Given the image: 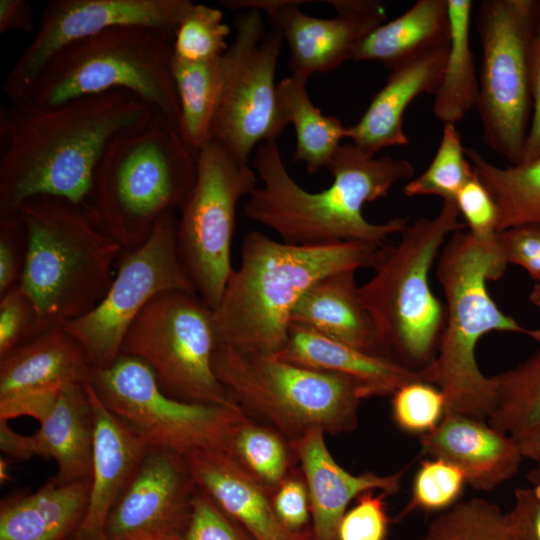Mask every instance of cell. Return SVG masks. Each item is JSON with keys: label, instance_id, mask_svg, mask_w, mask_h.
I'll use <instances>...</instances> for the list:
<instances>
[{"label": "cell", "instance_id": "6da1fadb", "mask_svg": "<svg viewBox=\"0 0 540 540\" xmlns=\"http://www.w3.org/2000/svg\"><path fill=\"white\" fill-rule=\"evenodd\" d=\"M157 110L124 90L43 108L29 102L0 109V215L47 196L85 208L110 142L138 131Z\"/></svg>", "mask_w": 540, "mask_h": 540}, {"label": "cell", "instance_id": "7a4b0ae2", "mask_svg": "<svg viewBox=\"0 0 540 540\" xmlns=\"http://www.w3.org/2000/svg\"><path fill=\"white\" fill-rule=\"evenodd\" d=\"M263 185L244 205V216L275 232L282 242L318 246L355 241L383 246L408 224L402 217L372 223L364 204L388 196L393 186L414 174L406 159L375 157L354 144H342L328 171L332 184L317 193L302 188L285 167L276 141L260 144L251 164Z\"/></svg>", "mask_w": 540, "mask_h": 540}, {"label": "cell", "instance_id": "3957f363", "mask_svg": "<svg viewBox=\"0 0 540 540\" xmlns=\"http://www.w3.org/2000/svg\"><path fill=\"white\" fill-rule=\"evenodd\" d=\"M380 247L355 241L299 246L248 232L240 266L213 311L219 344L276 354L287 341L291 315L302 295L330 274L373 268Z\"/></svg>", "mask_w": 540, "mask_h": 540}, {"label": "cell", "instance_id": "277c9868", "mask_svg": "<svg viewBox=\"0 0 540 540\" xmlns=\"http://www.w3.org/2000/svg\"><path fill=\"white\" fill-rule=\"evenodd\" d=\"M507 265L497 235L480 240L463 230L448 238L437 258L436 275L445 296V327L435 358L419 375L443 393L446 411L482 420H489L495 411L496 383L481 372L475 356L484 335L513 332L540 342V328L520 325L489 295L488 281L500 279Z\"/></svg>", "mask_w": 540, "mask_h": 540}, {"label": "cell", "instance_id": "5b68a950", "mask_svg": "<svg viewBox=\"0 0 540 540\" xmlns=\"http://www.w3.org/2000/svg\"><path fill=\"white\" fill-rule=\"evenodd\" d=\"M16 212L26 236L20 286L36 308L39 334L93 310L114 279L122 246L63 199L31 198Z\"/></svg>", "mask_w": 540, "mask_h": 540}, {"label": "cell", "instance_id": "8992f818", "mask_svg": "<svg viewBox=\"0 0 540 540\" xmlns=\"http://www.w3.org/2000/svg\"><path fill=\"white\" fill-rule=\"evenodd\" d=\"M196 174L197 153L157 111L144 128L110 142L84 210L130 251L148 239L162 215L181 209Z\"/></svg>", "mask_w": 540, "mask_h": 540}, {"label": "cell", "instance_id": "52a82bcc", "mask_svg": "<svg viewBox=\"0 0 540 540\" xmlns=\"http://www.w3.org/2000/svg\"><path fill=\"white\" fill-rule=\"evenodd\" d=\"M455 200L434 217L407 224L395 244L379 249L373 276L359 286L374 323L381 355L421 371L435 358L446 308L432 292L429 273L448 238L466 227Z\"/></svg>", "mask_w": 540, "mask_h": 540}, {"label": "cell", "instance_id": "ba28073f", "mask_svg": "<svg viewBox=\"0 0 540 540\" xmlns=\"http://www.w3.org/2000/svg\"><path fill=\"white\" fill-rule=\"evenodd\" d=\"M212 366L230 398L249 418L289 441L315 428L330 435L354 431L361 400L367 398L351 377L224 344L217 346Z\"/></svg>", "mask_w": 540, "mask_h": 540}, {"label": "cell", "instance_id": "9c48e42d", "mask_svg": "<svg viewBox=\"0 0 540 540\" xmlns=\"http://www.w3.org/2000/svg\"><path fill=\"white\" fill-rule=\"evenodd\" d=\"M172 40L140 26H116L62 48L44 66L24 102L50 108L113 90L131 92L178 130ZM179 131V130H178Z\"/></svg>", "mask_w": 540, "mask_h": 540}, {"label": "cell", "instance_id": "30bf717a", "mask_svg": "<svg viewBox=\"0 0 540 540\" xmlns=\"http://www.w3.org/2000/svg\"><path fill=\"white\" fill-rule=\"evenodd\" d=\"M540 0H482L475 29L482 49L477 112L483 142L512 165L523 161L532 117L530 54Z\"/></svg>", "mask_w": 540, "mask_h": 540}, {"label": "cell", "instance_id": "8fae6325", "mask_svg": "<svg viewBox=\"0 0 540 540\" xmlns=\"http://www.w3.org/2000/svg\"><path fill=\"white\" fill-rule=\"evenodd\" d=\"M218 345L213 310L195 292L169 290L136 317L121 354L144 361L160 388L175 399L237 406L213 370Z\"/></svg>", "mask_w": 540, "mask_h": 540}, {"label": "cell", "instance_id": "7c38bea8", "mask_svg": "<svg viewBox=\"0 0 540 540\" xmlns=\"http://www.w3.org/2000/svg\"><path fill=\"white\" fill-rule=\"evenodd\" d=\"M89 383L101 402L150 447L184 458L202 451L229 452L246 417L237 406L186 402L167 395L151 368L127 354L108 367L93 368Z\"/></svg>", "mask_w": 540, "mask_h": 540}, {"label": "cell", "instance_id": "4fadbf2b", "mask_svg": "<svg viewBox=\"0 0 540 540\" xmlns=\"http://www.w3.org/2000/svg\"><path fill=\"white\" fill-rule=\"evenodd\" d=\"M257 177L249 163L213 139L197 153L196 180L177 218L176 247L195 292L213 311L234 270L237 206L257 188Z\"/></svg>", "mask_w": 540, "mask_h": 540}, {"label": "cell", "instance_id": "5bb4252c", "mask_svg": "<svg viewBox=\"0 0 540 540\" xmlns=\"http://www.w3.org/2000/svg\"><path fill=\"white\" fill-rule=\"evenodd\" d=\"M236 34L223 54L225 81L210 139L249 163L260 144L276 141L288 126L277 102L275 75L283 38L266 32L262 13L238 12Z\"/></svg>", "mask_w": 540, "mask_h": 540}, {"label": "cell", "instance_id": "9a60e30c", "mask_svg": "<svg viewBox=\"0 0 540 540\" xmlns=\"http://www.w3.org/2000/svg\"><path fill=\"white\" fill-rule=\"evenodd\" d=\"M177 218L176 212L162 215L142 245L123 252L98 305L64 325L94 368L108 367L117 360L129 327L154 297L169 290L195 292L177 254Z\"/></svg>", "mask_w": 540, "mask_h": 540}, {"label": "cell", "instance_id": "2e32d148", "mask_svg": "<svg viewBox=\"0 0 540 540\" xmlns=\"http://www.w3.org/2000/svg\"><path fill=\"white\" fill-rule=\"evenodd\" d=\"M190 0H52L38 31L8 73L3 89L11 103L26 100L47 62L62 48L116 26L150 28L173 41Z\"/></svg>", "mask_w": 540, "mask_h": 540}, {"label": "cell", "instance_id": "e0dca14e", "mask_svg": "<svg viewBox=\"0 0 540 540\" xmlns=\"http://www.w3.org/2000/svg\"><path fill=\"white\" fill-rule=\"evenodd\" d=\"M301 0H224L231 11L256 9L286 41L292 74L309 79L315 73L337 69L353 60L360 43L386 22L383 4L374 0H329L336 12L331 18L305 14Z\"/></svg>", "mask_w": 540, "mask_h": 540}, {"label": "cell", "instance_id": "ac0fdd59", "mask_svg": "<svg viewBox=\"0 0 540 540\" xmlns=\"http://www.w3.org/2000/svg\"><path fill=\"white\" fill-rule=\"evenodd\" d=\"M195 488L184 457L150 447L113 505L103 540L183 538L191 518Z\"/></svg>", "mask_w": 540, "mask_h": 540}, {"label": "cell", "instance_id": "d6986e66", "mask_svg": "<svg viewBox=\"0 0 540 540\" xmlns=\"http://www.w3.org/2000/svg\"><path fill=\"white\" fill-rule=\"evenodd\" d=\"M93 365L65 328L49 329L0 358V419L40 421L57 393L90 381Z\"/></svg>", "mask_w": 540, "mask_h": 540}, {"label": "cell", "instance_id": "ffe728a7", "mask_svg": "<svg viewBox=\"0 0 540 540\" xmlns=\"http://www.w3.org/2000/svg\"><path fill=\"white\" fill-rule=\"evenodd\" d=\"M85 385L63 387L33 435L18 434L0 419L1 451L18 460L35 456L54 459L58 469L50 480L57 484L90 478L93 422Z\"/></svg>", "mask_w": 540, "mask_h": 540}, {"label": "cell", "instance_id": "44dd1931", "mask_svg": "<svg viewBox=\"0 0 540 540\" xmlns=\"http://www.w3.org/2000/svg\"><path fill=\"white\" fill-rule=\"evenodd\" d=\"M85 386L93 422L91 489L85 518L72 540H103L106 519L150 446L101 402L89 382Z\"/></svg>", "mask_w": 540, "mask_h": 540}, {"label": "cell", "instance_id": "7402d4cb", "mask_svg": "<svg viewBox=\"0 0 540 540\" xmlns=\"http://www.w3.org/2000/svg\"><path fill=\"white\" fill-rule=\"evenodd\" d=\"M422 451L458 467L466 483L491 491L514 477L524 459L516 440L485 420L445 411L440 423L420 436Z\"/></svg>", "mask_w": 540, "mask_h": 540}, {"label": "cell", "instance_id": "603a6c76", "mask_svg": "<svg viewBox=\"0 0 540 540\" xmlns=\"http://www.w3.org/2000/svg\"><path fill=\"white\" fill-rule=\"evenodd\" d=\"M325 432L312 429L290 441L305 480L314 540H338V528L348 504L366 491L396 493L404 469L390 475L365 472L353 475L332 457L325 442Z\"/></svg>", "mask_w": 540, "mask_h": 540}, {"label": "cell", "instance_id": "cb8c5ba5", "mask_svg": "<svg viewBox=\"0 0 540 540\" xmlns=\"http://www.w3.org/2000/svg\"><path fill=\"white\" fill-rule=\"evenodd\" d=\"M185 459L197 487L254 540H314L312 529L293 532L281 523L272 495L231 453L202 451Z\"/></svg>", "mask_w": 540, "mask_h": 540}, {"label": "cell", "instance_id": "d4e9b609", "mask_svg": "<svg viewBox=\"0 0 540 540\" xmlns=\"http://www.w3.org/2000/svg\"><path fill=\"white\" fill-rule=\"evenodd\" d=\"M448 49L449 44L392 68L361 118L346 127L345 138L373 156L385 148L407 145L409 138L403 128L405 112L420 95L436 93Z\"/></svg>", "mask_w": 540, "mask_h": 540}, {"label": "cell", "instance_id": "484cf974", "mask_svg": "<svg viewBox=\"0 0 540 540\" xmlns=\"http://www.w3.org/2000/svg\"><path fill=\"white\" fill-rule=\"evenodd\" d=\"M273 355L305 368L351 377L361 384L367 398L393 394L403 385L421 380L417 371L296 324L290 325L287 341Z\"/></svg>", "mask_w": 540, "mask_h": 540}, {"label": "cell", "instance_id": "4316f807", "mask_svg": "<svg viewBox=\"0 0 540 540\" xmlns=\"http://www.w3.org/2000/svg\"><path fill=\"white\" fill-rule=\"evenodd\" d=\"M355 272L333 273L314 283L295 305L291 324L383 357L374 323L359 294Z\"/></svg>", "mask_w": 540, "mask_h": 540}, {"label": "cell", "instance_id": "83f0119b", "mask_svg": "<svg viewBox=\"0 0 540 540\" xmlns=\"http://www.w3.org/2000/svg\"><path fill=\"white\" fill-rule=\"evenodd\" d=\"M91 478L66 484L49 480L34 493L2 500L0 540H72L89 503Z\"/></svg>", "mask_w": 540, "mask_h": 540}, {"label": "cell", "instance_id": "f1b7e54d", "mask_svg": "<svg viewBox=\"0 0 540 540\" xmlns=\"http://www.w3.org/2000/svg\"><path fill=\"white\" fill-rule=\"evenodd\" d=\"M450 40L448 0H419L397 18L375 28L358 46L353 60L392 68L446 46Z\"/></svg>", "mask_w": 540, "mask_h": 540}, {"label": "cell", "instance_id": "f546056e", "mask_svg": "<svg viewBox=\"0 0 540 540\" xmlns=\"http://www.w3.org/2000/svg\"><path fill=\"white\" fill-rule=\"evenodd\" d=\"M307 78L291 74L277 83L279 111L296 133L295 162H303L310 174L330 167L345 139L346 127L314 106L307 92Z\"/></svg>", "mask_w": 540, "mask_h": 540}, {"label": "cell", "instance_id": "4dcf8cb0", "mask_svg": "<svg viewBox=\"0 0 540 540\" xmlns=\"http://www.w3.org/2000/svg\"><path fill=\"white\" fill-rule=\"evenodd\" d=\"M473 2L448 0L450 40L440 86L434 94L432 113L443 124H456L479 99V76L470 45Z\"/></svg>", "mask_w": 540, "mask_h": 540}, {"label": "cell", "instance_id": "1f68e13d", "mask_svg": "<svg viewBox=\"0 0 540 540\" xmlns=\"http://www.w3.org/2000/svg\"><path fill=\"white\" fill-rule=\"evenodd\" d=\"M465 154L495 202L498 233L519 226H540V153L530 161L504 168L486 160L473 147H466Z\"/></svg>", "mask_w": 540, "mask_h": 540}, {"label": "cell", "instance_id": "d6a6232c", "mask_svg": "<svg viewBox=\"0 0 540 540\" xmlns=\"http://www.w3.org/2000/svg\"><path fill=\"white\" fill-rule=\"evenodd\" d=\"M172 71L180 105L178 130L185 143L198 153L210 140L224 87V58L222 55L209 61L187 62L173 57Z\"/></svg>", "mask_w": 540, "mask_h": 540}, {"label": "cell", "instance_id": "836d02e7", "mask_svg": "<svg viewBox=\"0 0 540 540\" xmlns=\"http://www.w3.org/2000/svg\"><path fill=\"white\" fill-rule=\"evenodd\" d=\"M229 453L271 495L298 469L290 441L275 429L247 415L234 433Z\"/></svg>", "mask_w": 540, "mask_h": 540}, {"label": "cell", "instance_id": "e575fe53", "mask_svg": "<svg viewBox=\"0 0 540 540\" xmlns=\"http://www.w3.org/2000/svg\"><path fill=\"white\" fill-rule=\"evenodd\" d=\"M497 403L489 424L513 438L540 424V348L500 374Z\"/></svg>", "mask_w": 540, "mask_h": 540}, {"label": "cell", "instance_id": "d590c367", "mask_svg": "<svg viewBox=\"0 0 540 540\" xmlns=\"http://www.w3.org/2000/svg\"><path fill=\"white\" fill-rule=\"evenodd\" d=\"M424 540H516L507 515L482 498L458 501L428 525Z\"/></svg>", "mask_w": 540, "mask_h": 540}, {"label": "cell", "instance_id": "8d00e7d4", "mask_svg": "<svg viewBox=\"0 0 540 540\" xmlns=\"http://www.w3.org/2000/svg\"><path fill=\"white\" fill-rule=\"evenodd\" d=\"M474 176L460 134L454 124H444L442 136L428 168L409 181L403 192L408 197L434 195L455 200L459 190Z\"/></svg>", "mask_w": 540, "mask_h": 540}, {"label": "cell", "instance_id": "74e56055", "mask_svg": "<svg viewBox=\"0 0 540 540\" xmlns=\"http://www.w3.org/2000/svg\"><path fill=\"white\" fill-rule=\"evenodd\" d=\"M223 12L193 3L180 21L172 41L173 56L187 62H204L221 57L228 49L230 27Z\"/></svg>", "mask_w": 540, "mask_h": 540}, {"label": "cell", "instance_id": "f35d334b", "mask_svg": "<svg viewBox=\"0 0 540 540\" xmlns=\"http://www.w3.org/2000/svg\"><path fill=\"white\" fill-rule=\"evenodd\" d=\"M465 484V475L458 467L438 458L423 460L414 478L410 500L395 521L415 510L446 511L458 502Z\"/></svg>", "mask_w": 540, "mask_h": 540}, {"label": "cell", "instance_id": "ab89813d", "mask_svg": "<svg viewBox=\"0 0 540 540\" xmlns=\"http://www.w3.org/2000/svg\"><path fill=\"white\" fill-rule=\"evenodd\" d=\"M392 395L393 419L408 433L421 436L432 431L446 411L443 393L422 380L407 383Z\"/></svg>", "mask_w": 540, "mask_h": 540}, {"label": "cell", "instance_id": "60d3db41", "mask_svg": "<svg viewBox=\"0 0 540 540\" xmlns=\"http://www.w3.org/2000/svg\"><path fill=\"white\" fill-rule=\"evenodd\" d=\"M37 335L36 308L19 285L0 297V358Z\"/></svg>", "mask_w": 540, "mask_h": 540}, {"label": "cell", "instance_id": "b9f144b4", "mask_svg": "<svg viewBox=\"0 0 540 540\" xmlns=\"http://www.w3.org/2000/svg\"><path fill=\"white\" fill-rule=\"evenodd\" d=\"M385 492L374 495L366 491L356 498L355 505L344 514L338 528V540H386L390 518Z\"/></svg>", "mask_w": 540, "mask_h": 540}, {"label": "cell", "instance_id": "7bdbcfd3", "mask_svg": "<svg viewBox=\"0 0 540 540\" xmlns=\"http://www.w3.org/2000/svg\"><path fill=\"white\" fill-rule=\"evenodd\" d=\"M183 540H254L199 487L194 490L192 513Z\"/></svg>", "mask_w": 540, "mask_h": 540}, {"label": "cell", "instance_id": "ee69618b", "mask_svg": "<svg viewBox=\"0 0 540 540\" xmlns=\"http://www.w3.org/2000/svg\"><path fill=\"white\" fill-rule=\"evenodd\" d=\"M455 203L469 233L480 240L497 235L498 210L491 195L475 173L457 193Z\"/></svg>", "mask_w": 540, "mask_h": 540}, {"label": "cell", "instance_id": "f6af8a7d", "mask_svg": "<svg viewBox=\"0 0 540 540\" xmlns=\"http://www.w3.org/2000/svg\"><path fill=\"white\" fill-rule=\"evenodd\" d=\"M26 257V236L17 214L0 215V297L20 285Z\"/></svg>", "mask_w": 540, "mask_h": 540}, {"label": "cell", "instance_id": "bcb514c9", "mask_svg": "<svg viewBox=\"0 0 540 540\" xmlns=\"http://www.w3.org/2000/svg\"><path fill=\"white\" fill-rule=\"evenodd\" d=\"M272 503L277 517L290 531L311 529L309 494L300 468L277 488Z\"/></svg>", "mask_w": 540, "mask_h": 540}, {"label": "cell", "instance_id": "7dc6e473", "mask_svg": "<svg viewBox=\"0 0 540 540\" xmlns=\"http://www.w3.org/2000/svg\"><path fill=\"white\" fill-rule=\"evenodd\" d=\"M497 239L507 263L522 267L540 283V226L506 229L497 233Z\"/></svg>", "mask_w": 540, "mask_h": 540}, {"label": "cell", "instance_id": "c3c4849f", "mask_svg": "<svg viewBox=\"0 0 540 540\" xmlns=\"http://www.w3.org/2000/svg\"><path fill=\"white\" fill-rule=\"evenodd\" d=\"M527 478L529 485L515 489L506 515L516 540H540V477L530 471Z\"/></svg>", "mask_w": 540, "mask_h": 540}, {"label": "cell", "instance_id": "681fc988", "mask_svg": "<svg viewBox=\"0 0 540 540\" xmlns=\"http://www.w3.org/2000/svg\"><path fill=\"white\" fill-rule=\"evenodd\" d=\"M529 84L532 117L522 162L530 161L540 153V26L531 48Z\"/></svg>", "mask_w": 540, "mask_h": 540}, {"label": "cell", "instance_id": "f907efd6", "mask_svg": "<svg viewBox=\"0 0 540 540\" xmlns=\"http://www.w3.org/2000/svg\"><path fill=\"white\" fill-rule=\"evenodd\" d=\"M34 29L33 11L25 0L0 1V33H31Z\"/></svg>", "mask_w": 540, "mask_h": 540}, {"label": "cell", "instance_id": "816d5d0a", "mask_svg": "<svg viewBox=\"0 0 540 540\" xmlns=\"http://www.w3.org/2000/svg\"><path fill=\"white\" fill-rule=\"evenodd\" d=\"M525 459L540 462V424L514 438Z\"/></svg>", "mask_w": 540, "mask_h": 540}, {"label": "cell", "instance_id": "f5cc1de1", "mask_svg": "<svg viewBox=\"0 0 540 540\" xmlns=\"http://www.w3.org/2000/svg\"><path fill=\"white\" fill-rule=\"evenodd\" d=\"M11 476L9 474V462L6 458H0V482L5 484L11 481Z\"/></svg>", "mask_w": 540, "mask_h": 540}, {"label": "cell", "instance_id": "db71d44e", "mask_svg": "<svg viewBox=\"0 0 540 540\" xmlns=\"http://www.w3.org/2000/svg\"><path fill=\"white\" fill-rule=\"evenodd\" d=\"M530 302L540 308V283H536L529 294Z\"/></svg>", "mask_w": 540, "mask_h": 540}, {"label": "cell", "instance_id": "11a10c76", "mask_svg": "<svg viewBox=\"0 0 540 540\" xmlns=\"http://www.w3.org/2000/svg\"><path fill=\"white\" fill-rule=\"evenodd\" d=\"M533 473H535L538 477H540V462L536 464V467L531 470Z\"/></svg>", "mask_w": 540, "mask_h": 540}, {"label": "cell", "instance_id": "9f6ffc18", "mask_svg": "<svg viewBox=\"0 0 540 540\" xmlns=\"http://www.w3.org/2000/svg\"><path fill=\"white\" fill-rule=\"evenodd\" d=\"M171 540H183V538H181V539H171Z\"/></svg>", "mask_w": 540, "mask_h": 540}]
</instances>
